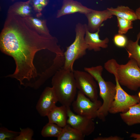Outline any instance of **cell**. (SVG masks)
Instances as JSON below:
<instances>
[{"label": "cell", "instance_id": "6da1fadb", "mask_svg": "<svg viewBox=\"0 0 140 140\" xmlns=\"http://www.w3.org/2000/svg\"><path fill=\"white\" fill-rule=\"evenodd\" d=\"M0 48L3 53L13 58L16 67L11 75L21 81L30 80L38 76L34 62L38 51L46 50L57 55L64 53L56 37L40 34L23 18L8 12L0 34Z\"/></svg>", "mask_w": 140, "mask_h": 140}, {"label": "cell", "instance_id": "7a4b0ae2", "mask_svg": "<svg viewBox=\"0 0 140 140\" xmlns=\"http://www.w3.org/2000/svg\"><path fill=\"white\" fill-rule=\"evenodd\" d=\"M104 67L116 76L121 85L134 91L140 88V68L134 60L130 59L126 64L120 65L111 59L105 63Z\"/></svg>", "mask_w": 140, "mask_h": 140}, {"label": "cell", "instance_id": "3957f363", "mask_svg": "<svg viewBox=\"0 0 140 140\" xmlns=\"http://www.w3.org/2000/svg\"><path fill=\"white\" fill-rule=\"evenodd\" d=\"M59 102L62 105L70 107L76 94L73 72L63 67L53 76L51 82Z\"/></svg>", "mask_w": 140, "mask_h": 140}, {"label": "cell", "instance_id": "277c9868", "mask_svg": "<svg viewBox=\"0 0 140 140\" xmlns=\"http://www.w3.org/2000/svg\"><path fill=\"white\" fill-rule=\"evenodd\" d=\"M103 68L101 65L84 68L85 71L90 73L97 82L100 89L99 95L103 100L98 110L97 117L104 121L109 113V110L115 98L116 85L111 81H105L102 78Z\"/></svg>", "mask_w": 140, "mask_h": 140}, {"label": "cell", "instance_id": "5b68a950", "mask_svg": "<svg viewBox=\"0 0 140 140\" xmlns=\"http://www.w3.org/2000/svg\"><path fill=\"white\" fill-rule=\"evenodd\" d=\"M75 36L73 42L66 47L64 52L65 62L63 67L73 72V66L75 61L86 54L88 46L85 39L86 24L80 23L75 26Z\"/></svg>", "mask_w": 140, "mask_h": 140}, {"label": "cell", "instance_id": "8992f818", "mask_svg": "<svg viewBox=\"0 0 140 140\" xmlns=\"http://www.w3.org/2000/svg\"><path fill=\"white\" fill-rule=\"evenodd\" d=\"M116 83V92L114 100L109 110V113L116 114L123 113L130 107L140 102L138 95H130L122 88L116 76L114 75Z\"/></svg>", "mask_w": 140, "mask_h": 140}, {"label": "cell", "instance_id": "52a82bcc", "mask_svg": "<svg viewBox=\"0 0 140 140\" xmlns=\"http://www.w3.org/2000/svg\"><path fill=\"white\" fill-rule=\"evenodd\" d=\"M102 103L99 100L92 101L79 90L71 105L76 114L93 119L97 117V111Z\"/></svg>", "mask_w": 140, "mask_h": 140}, {"label": "cell", "instance_id": "ba28073f", "mask_svg": "<svg viewBox=\"0 0 140 140\" xmlns=\"http://www.w3.org/2000/svg\"><path fill=\"white\" fill-rule=\"evenodd\" d=\"M77 89L93 101L98 100L96 81L89 73L78 70L73 71Z\"/></svg>", "mask_w": 140, "mask_h": 140}, {"label": "cell", "instance_id": "9c48e42d", "mask_svg": "<svg viewBox=\"0 0 140 140\" xmlns=\"http://www.w3.org/2000/svg\"><path fill=\"white\" fill-rule=\"evenodd\" d=\"M67 123L77 129L85 136H88L94 131L95 123L93 119L74 113L70 107L67 108Z\"/></svg>", "mask_w": 140, "mask_h": 140}, {"label": "cell", "instance_id": "30bf717a", "mask_svg": "<svg viewBox=\"0 0 140 140\" xmlns=\"http://www.w3.org/2000/svg\"><path fill=\"white\" fill-rule=\"evenodd\" d=\"M58 102L53 87H47L44 89L38 100L36 109L41 116H47Z\"/></svg>", "mask_w": 140, "mask_h": 140}, {"label": "cell", "instance_id": "8fae6325", "mask_svg": "<svg viewBox=\"0 0 140 140\" xmlns=\"http://www.w3.org/2000/svg\"><path fill=\"white\" fill-rule=\"evenodd\" d=\"M85 15L88 20L87 29L91 32L96 31L104 22L112 18L113 16L107 8L102 11L93 9Z\"/></svg>", "mask_w": 140, "mask_h": 140}, {"label": "cell", "instance_id": "7c38bea8", "mask_svg": "<svg viewBox=\"0 0 140 140\" xmlns=\"http://www.w3.org/2000/svg\"><path fill=\"white\" fill-rule=\"evenodd\" d=\"M93 9L83 5L80 2L74 0H63L62 5L59 10L56 17L60 18L67 15L79 13L85 15Z\"/></svg>", "mask_w": 140, "mask_h": 140}, {"label": "cell", "instance_id": "4fadbf2b", "mask_svg": "<svg viewBox=\"0 0 140 140\" xmlns=\"http://www.w3.org/2000/svg\"><path fill=\"white\" fill-rule=\"evenodd\" d=\"M100 29L94 32H90L86 24V32L85 36V41L88 46L89 50H93L95 52L100 51L101 48H106L108 47L109 40L107 37L103 40L101 39L99 35Z\"/></svg>", "mask_w": 140, "mask_h": 140}, {"label": "cell", "instance_id": "5bb4252c", "mask_svg": "<svg viewBox=\"0 0 140 140\" xmlns=\"http://www.w3.org/2000/svg\"><path fill=\"white\" fill-rule=\"evenodd\" d=\"M68 107L56 106L48 114V122L55 123L63 128L67 124Z\"/></svg>", "mask_w": 140, "mask_h": 140}, {"label": "cell", "instance_id": "9a60e30c", "mask_svg": "<svg viewBox=\"0 0 140 140\" xmlns=\"http://www.w3.org/2000/svg\"><path fill=\"white\" fill-rule=\"evenodd\" d=\"M120 116L128 126L140 124V102L130 107L126 112L120 113Z\"/></svg>", "mask_w": 140, "mask_h": 140}, {"label": "cell", "instance_id": "2e32d148", "mask_svg": "<svg viewBox=\"0 0 140 140\" xmlns=\"http://www.w3.org/2000/svg\"><path fill=\"white\" fill-rule=\"evenodd\" d=\"M32 11L30 1L28 0L15 3L10 6L8 12L25 18L31 16Z\"/></svg>", "mask_w": 140, "mask_h": 140}, {"label": "cell", "instance_id": "e0dca14e", "mask_svg": "<svg viewBox=\"0 0 140 140\" xmlns=\"http://www.w3.org/2000/svg\"><path fill=\"white\" fill-rule=\"evenodd\" d=\"M113 16L133 21L138 20L135 12L128 6H118L107 8Z\"/></svg>", "mask_w": 140, "mask_h": 140}, {"label": "cell", "instance_id": "ac0fdd59", "mask_svg": "<svg viewBox=\"0 0 140 140\" xmlns=\"http://www.w3.org/2000/svg\"><path fill=\"white\" fill-rule=\"evenodd\" d=\"M23 18L31 27L40 34L45 36L51 35L47 25L46 20L31 16Z\"/></svg>", "mask_w": 140, "mask_h": 140}, {"label": "cell", "instance_id": "d6986e66", "mask_svg": "<svg viewBox=\"0 0 140 140\" xmlns=\"http://www.w3.org/2000/svg\"><path fill=\"white\" fill-rule=\"evenodd\" d=\"M140 39V32L137 35L135 41L129 40L125 47L127 52L128 57L130 59L135 60L140 68V45L138 42Z\"/></svg>", "mask_w": 140, "mask_h": 140}, {"label": "cell", "instance_id": "ffe728a7", "mask_svg": "<svg viewBox=\"0 0 140 140\" xmlns=\"http://www.w3.org/2000/svg\"><path fill=\"white\" fill-rule=\"evenodd\" d=\"M85 136L78 130L67 124L62 128V132L57 138V139L83 140Z\"/></svg>", "mask_w": 140, "mask_h": 140}, {"label": "cell", "instance_id": "44dd1931", "mask_svg": "<svg viewBox=\"0 0 140 140\" xmlns=\"http://www.w3.org/2000/svg\"><path fill=\"white\" fill-rule=\"evenodd\" d=\"M62 128L54 123L48 122L43 127L41 135L44 137L57 138L61 133Z\"/></svg>", "mask_w": 140, "mask_h": 140}, {"label": "cell", "instance_id": "7402d4cb", "mask_svg": "<svg viewBox=\"0 0 140 140\" xmlns=\"http://www.w3.org/2000/svg\"><path fill=\"white\" fill-rule=\"evenodd\" d=\"M118 33L125 34L133 28V21L117 17Z\"/></svg>", "mask_w": 140, "mask_h": 140}, {"label": "cell", "instance_id": "603a6c76", "mask_svg": "<svg viewBox=\"0 0 140 140\" xmlns=\"http://www.w3.org/2000/svg\"><path fill=\"white\" fill-rule=\"evenodd\" d=\"M30 4L37 13V16L40 17L44 8L47 5L48 0H30Z\"/></svg>", "mask_w": 140, "mask_h": 140}, {"label": "cell", "instance_id": "cb8c5ba5", "mask_svg": "<svg viewBox=\"0 0 140 140\" xmlns=\"http://www.w3.org/2000/svg\"><path fill=\"white\" fill-rule=\"evenodd\" d=\"M19 132L9 130L2 127L0 128V140H12L18 136Z\"/></svg>", "mask_w": 140, "mask_h": 140}, {"label": "cell", "instance_id": "d4e9b609", "mask_svg": "<svg viewBox=\"0 0 140 140\" xmlns=\"http://www.w3.org/2000/svg\"><path fill=\"white\" fill-rule=\"evenodd\" d=\"M128 40L127 37L125 34L118 33L115 34L113 38L114 44L120 48H125Z\"/></svg>", "mask_w": 140, "mask_h": 140}, {"label": "cell", "instance_id": "484cf974", "mask_svg": "<svg viewBox=\"0 0 140 140\" xmlns=\"http://www.w3.org/2000/svg\"><path fill=\"white\" fill-rule=\"evenodd\" d=\"M33 135V130L29 128L20 129L19 135L14 140H31Z\"/></svg>", "mask_w": 140, "mask_h": 140}, {"label": "cell", "instance_id": "4316f807", "mask_svg": "<svg viewBox=\"0 0 140 140\" xmlns=\"http://www.w3.org/2000/svg\"><path fill=\"white\" fill-rule=\"evenodd\" d=\"M94 140H123L124 138L118 136H110L109 137H99L95 138Z\"/></svg>", "mask_w": 140, "mask_h": 140}, {"label": "cell", "instance_id": "83f0119b", "mask_svg": "<svg viewBox=\"0 0 140 140\" xmlns=\"http://www.w3.org/2000/svg\"><path fill=\"white\" fill-rule=\"evenodd\" d=\"M130 137L135 139V140H140V134L132 133L131 134Z\"/></svg>", "mask_w": 140, "mask_h": 140}, {"label": "cell", "instance_id": "f1b7e54d", "mask_svg": "<svg viewBox=\"0 0 140 140\" xmlns=\"http://www.w3.org/2000/svg\"><path fill=\"white\" fill-rule=\"evenodd\" d=\"M135 12L138 19L140 20V6L136 9Z\"/></svg>", "mask_w": 140, "mask_h": 140}, {"label": "cell", "instance_id": "f546056e", "mask_svg": "<svg viewBox=\"0 0 140 140\" xmlns=\"http://www.w3.org/2000/svg\"><path fill=\"white\" fill-rule=\"evenodd\" d=\"M138 95L140 99V91L138 92Z\"/></svg>", "mask_w": 140, "mask_h": 140}, {"label": "cell", "instance_id": "4dcf8cb0", "mask_svg": "<svg viewBox=\"0 0 140 140\" xmlns=\"http://www.w3.org/2000/svg\"><path fill=\"white\" fill-rule=\"evenodd\" d=\"M16 0H11V1H15Z\"/></svg>", "mask_w": 140, "mask_h": 140}, {"label": "cell", "instance_id": "1f68e13d", "mask_svg": "<svg viewBox=\"0 0 140 140\" xmlns=\"http://www.w3.org/2000/svg\"><path fill=\"white\" fill-rule=\"evenodd\" d=\"M101 1H102V0H100Z\"/></svg>", "mask_w": 140, "mask_h": 140}]
</instances>
